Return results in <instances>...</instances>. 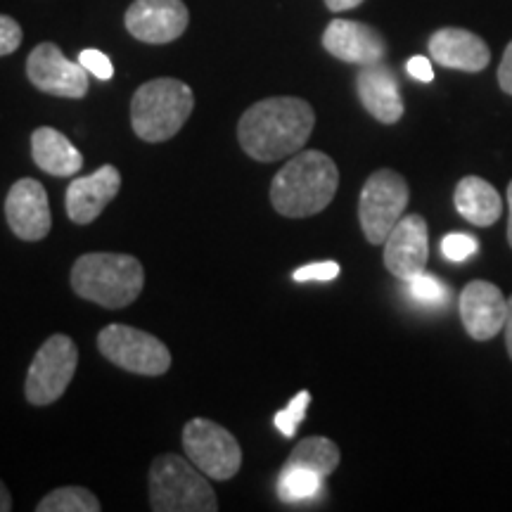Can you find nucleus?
Returning <instances> with one entry per match:
<instances>
[{
  "label": "nucleus",
  "instance_id": "nucleus-1",
  "mask_svg": "<svg viewBox=\"0 0 512 512\" xmlns=\"http://www.w3.org/2000/svg\"><path fill=\"white\" fill-rule=\"evenodd\" d=\"M316 112L302 98H266L254 102L240 117L238 140L254 162L271 164L297 155L309 143Z\"/></svg>",
  "mask_w": 512,
  "mask_h": 512
},
{
  "label": "nucleus",
  "instance_id": "nucleus-2",
  "mask_svg": "<svg viewBox=\"0 0 512 512\" xmlns=\"http://www.w3.org/2000/svg\"><path fill=\"white\" fill-rule=\"evenodd\" d=\"M339 169L332 157L320 150L292 155L271 183V204L285 219H309L335 200Z\"/></svg>",
  "mask_w": 512,
  "mask_h": 512
},
{
  "label": "nucleus",
  "instance_id": "nucleus-3",
  "mask_svg": "<svg viewBox=\"0 0 512 512\" xmlns=\"http://www.w3.org/2000/svg\"><path fill=\"white\" fill-rule=\"evenodd\" d=\"M72 290L102 309H126L145 287V268L136 256L91 252L72 266Z\"/></svg>",
  "mask_w": 512,
  "mask_h": 512
},
{
  "label": "nucleus",
  "instance_id": "nucleus-4",
  "mask_svg": "<svg viewBox=\"0 0 512 512\" xmlns=\"http://www.w3.org/2000/svg\"><path fill=\"white\" fill-rule=\"evenodd\" d=\"M195 110V95L178 79H152L131 98L133 133L145 143H164L181 131Z\"/></svg>",
  "mask_w": 512,
  "mask_h": 512
},
{
  "label": "nucleus",
  "instance_id": "nucleus-5",
  "mask_svg": "<svg viewBox=\"0 0 512 512\" xmlns=\"http://www.w3.org/2000/svg\"><path fill=\"white\" fill-rule=\"evenodd\" d=\"M150 508L155 512H216L219 498L192 460L164 453L150 465Z\"/></svg>",
  "mask_w": 512,
  "mask_h": 512
},
{
  "label": "nucleus",
  "instance_id": "nucleus-6",
  "mask_svg": "<svg viewBox=\"0 0 512 512\" xmlns=\"http://www.w3.org/2000/svg\"><path fill=\"white\" fill-rule=\"evenodd\" d=\"M98 351L114 366L133 375L159 377L171 368V351L162 339L131 325H107L98 335Z\"/></svg>",
  "mask_w": 512,
  "mask_h": 512
},
{
  "label": "nucleus",
  "instance_id": "nucleus-7",
  "mask_svg": "<svg viewBox=\"0 0 512 512\" xmlns=\"http://www.w3.org/2000/svg\"><path fill=\"white\" fill-rule=\"evenodd\" d=\"M411 200L406 178L392 169H380L368 178L358 200V219L370 245H384L392 228L401 221Z\"/></svg>",
  "mask_w": 512,
  "mask_h": 512
},
{
  "label": "nucleus",
  "instance_id": "nucleus-8",
  "mask_svg": "<svg viewBox=\"0 0 512 512\" xmlns=\"http://www.w3.org/2000/svg\"><path fill=\"white\" fill-rule=\"evenodd\" d=\"M79 366V347L72 337L53 335L41 344L27 370L24 396L31 406H50L67 392Z\"/></svg>",
  "mask_w": 512,
  "mask_h": 512
},
{
  "label": "nucleus",
  "instance_id": "nucleus-9",
  "mask_svg": "<svg viewBox=\"0 0 512 512\" xmlns=\"http://www.w3.org/2000/svg\"><path fill=\"white\" fill-rule=\"evenodd\" d=\"M185 456L209 479L226 482L240 472L242 448L226 427L207 418H195L183 427Z\"/></svg>",
  "mask_w": 512,
  "mask_h": 512
},
{
  "label": "nucleus",
  "instance_id": "nucleus-10",
  "mask_svg": "<svg viewBox=\"0 0 512 512\" xmlns=\"http://www.w3.org/2000/svg\"><path fill=\"white\" fill-rule=\"evenodd\" d=\"M27 76L31 86L53 98L81 100L88 95V72L81 62L62 55L55 43H38L27 57Z\"/></svg>",
  "mask_w": 512,
  "mask_h": 512
},
{
  "label": "nucleus",
  "instance_id": "nucleus-11",
  "mask_svg": "<svg viewBox=\"0 0 512 512\" xmlns=\"http://www.w3.org/2000/svg\"><path fill=\"white\" fill-rule=\"evenodd\" d=\"M126 31L150 46L174 43L190 24L188 5L183 0H133L124 15Z\"/></svg>",
  "mask_w": 512,
  "mask_h": 512
},
{
  "label": "nucleus",
  "instance_id": "nucleus-12",
  "mask_svg": "<svg viewBox=\"0 0 512 512\" xmlns=\"http://www.w3.org/2000/svg\"><path fill=\"white\" fill-rule=\"evenodd\" d=\"M5 221L15 238L38 242L53 228L48 192L36 178H19L5 197Z\"/></svg>",
  "mask_w": 512,
  "mask_h": 512
},
{
  "label": "nucleus",
  "instance_id": "nucleus-13",
  "mask_svg": "<svg viewBox=\"0 0 512 512\" xmlns=\"http://www.w3.org/2000/svg\"><path fill=\"white\" fill-rule=\"evenodd\" d=\"M427 256H430V233L427 221L420 214L401 216L384 240V266L399 280H413L425 273Z\"/></svg>",
  "mask_w": 512,
  "mask_h": 512
},
{
  "label": "nucleus",
  "instance_id": "nucleus-14",
  "mask_svg": "<svg viewBox=\"0 0 512 512\" xmlns=\"http://www.w3.org/2000/svg\"><path fill=\"white\" fill-rule=\"evenodd\" d=\"M458 309L467 335L477 342H486L503 332L505 318H508V299L503 297L501 287L489 280H472L460 292Z\"/></svg>",
  "mask_w": 512,
  "mask_h": 512
},
{
  "label": "nucleus",
  "instance_id": "nucleus-15",
  "mask_svg": "<svg viewBox=\"0 0 512 512\" xmlns=\"http://www.w3.org/2000/svg\"><path fill=\"white\" fill-rule=\"evenodd\" d=\"M323 48L337 60L358 67L384 62L387 57V41L380 31L351 19H332L323 31Z\"/></svg>",
  "mask_w": 512,
  "mask_h": 512
},
{
  "label": "nucleus",
  "instance_id": "nucleus-16",
  "mask_svg": "<svg viewBox=\"0 0 512 512\" xmlns=\"http://www.w3.org/2000/svg\"><path fill=\"white\" fill-rule=\"evenodd\" d=\"M121 188V174L117 166L105 164L91 176L76 178L67 188V216L79 226H88L95 219H100L102 211L107 209L114 197L119 195Z\"/></svg>",
  "mask_w": 512,
  "mask_h": 512
},
{
  "label": "nucleus",
  "instance_id": "nucleus-17",
  "mask_svg": "<svg viewBox=\"0 0 512 512\" xmlns=\"http://www.w3.org/2000/svg\"><path fill=\"white\" fill-rule=\"evenodd\" d=\"M356 93L370 117L380 124H396L403 117V98L396 74L384 62L358 69Z\"/></svg>",
  "mask_w": 512,
  "mask_h": 512
},
{
  "label": "nucleus",
  "instance_id": "nucleus-18",
  "mask_svg": "<svg viewBox=\"0 0 512 512\" xmlns=\"http://www.w3.org/2000/svg\"><path fill=\"white\" fill-rule=\"evenodd\" d=\"M430 55L441 67L470 74L482 72L491 62V50L484 38L458 27L434 31L430 38Z\"/></svg>",
  "mask_w": 512,
  "mask_h": 512
},
{
  "label": "nucleus",
  "instance_id": "nucleus-19",
  "mask_svg": "<svg viewBox=\"0 0 512 512\" xmlns=\"http://www.w3.org/2000/svg\"><path fill=\"white\" fill-rule=\"evenodd\" d=\"M31 157L41 171L50 176H76L83 166V155L57 128L41 126L31 133Z\"/></svg>",
  "mask_w": 512,
  "mask_h": 512
},
{
  "label": "nucleus",
  "instance_id": "nucleus-20",
  "mask_svg": "<svg viewBox=\"0 0 512 512\" xmlns=\"http://www.w3.org/2000/svg\"><path fill=\"white\" fill-rule=\"evenodd\" d=\"M453 202H456L458 214L479 228L494 226L503 214V200L498 190L479 176H465L458 183Z\"/></svg>",
  "mask_w": 512,
  "mask_h": 512
},
{
  "label": "nucleus",
  "instance_id": "nucleus-21",
  "mask_svg": "<svg viewBox=\"0 0 512 512\" xmlns=\"http://www.w3.org/2000/svg\"><path fill=\"white\" fill-rule=\"evenodd\" d=\"M339 446L328 437H306L292 448L285 467H304L320 477H330L339 465Z\"/></svg>",
  "mask_w": 512,
  "mask_h": 512
},
{
  "label": "nucleus",
  "instance_id": "nucleus-22",
  "mask_svg": "<svg viewBox=\"0 0 512 512\" xmlns=\"http://www.w3.org/2000/svg\"><path fill=\"white\" fill-rule=\"evenodd\" d=\"M102 503L86 486H62L36 505V512H100Z\"/></svg>",
  "mask_w": 512,
  "mask_h": 512
},
{
  "label": "nucleus",
  "instance_id": "nucleus-23",
  "mask_svg": "<svg viewBox=\"0 0 512 512\" xmlns=\"http://www.w3.org/2000/svg\"><path fill=\"white\" fill-rule=\"evenodd\" d=\"M323 489V477L304 467H283L278 477V494L285 503L311 501Z\"/></svg>",
  "mask_w": 512,
  "mask_h": 512
},
{
  "label": "nucleus",
  "instance_id": "nucleus-24",
  "mask_svg": "<svg viewBox=\"0 0 512 512\" xmlns=\"http://www.w3.org/2000/svg\"><path fill=\"white\" fill-rule=\"evenodd\" d=\"M309 403H311V394L309 392H299L290 403H287L285 411L275 413L273 422H275V427L283 432V437L292 439L294 434H297L299 422L306 418V408H309Z\"/></svg>",
  "mask_w": 512,
  "mask_h": 512
},
{
  "label": "nucleus",
  "instance_id": "nucleus-25",
  "mask_svg": "<svg viewBox=\"0 0 512 512\" xmlns=\"http://www.w3.org/2000/svg\"><path fill=\"white\" fill-rule=\"evenodd\" d=\"M408 290H411L413 299L420 304H441L446 299V287L434 275L420 273L413 280H408Z\"/></svg>",
  "mask_w": 512,
  "mask_h": 512
},
{
  "label": "nucleus",
  "instance_id": "nucleus-26",
  "mask_svg": "<svg viewBox=\"0 0 512 512\" xmlns=\"http://www.w3.org/2000/svg\"><path fill=\"white\" fill-rule=\"evenodd\" d=\"M475 252H477V240L470 238V235L451 233L446 235L444 242H441V254H444L448 261H465L467 256H472Z\"/></svg>",
  "mask_w": 512,
  "mask_h": 512
},
{
  "label": "nucleus",
  "instance_id": "nucleus-27",
  "mask_svg": "<svg viewBox=\"0 0 512 512\" xmlns=\"http://www.w3.org/2000/svg\"><path fill=\"white\" fill-rule=\"evenodd\" d=\"M79 62L83 64V67H86L88 74L95 76V79L110 81L112 76H114L112 60H110V57H107L105 53H100V50H93V48L81 50Z\"/></svg>",
  "mask_w": 512,
  "mask_h": 512
},
{
  "label": "nucleus",
  "instance_id": "nucleus-28",
  "mask_svg": "<svg viewBox=\"0 0 512 512\" xmlns=\"http://www.w3.org/2000/svg\"><path fill=\"white\" fill-rule=\"evenodd\" d=\"M339 271H342V268H339L337 261H320V264L297 268V271L292 273V278L297 280V283H309V280H320V283H325V280H335Z\"/></svg>",
  "mask_w": 512,
  "mask_h": 512
},
{
  "label": "nucleus",
  "instance_id": "nucleus-29",
  "mask_svg": "<svg viewBox=\"0 0 512 512\" xmlns=\"http://www.w3.org/2000/svg\"><path fill=\"white\" fill-rule=\"evenodd\" d=\"M22 38H24V31L19 27L17 19L0 15V57L15 53V50L22 46Z\"/></svg>",
  "mask_w": 512,
  "mask_h": 512
},
{
  "label": "nucleus",
  "instance_id": "nucleus-30",
  "mask_svg": "<svg viewBox=\"0 0 512 512\" xmlns=\"http://www.w3.org/2000/svg\"><path fill=\"white\" fill-rule=\"evenodd\" d=\"M406 69L415 81H422V83L434 81V67H432V62L427 60V57H422V55L411 57V60H408V64H406Z\"/></svg>",
  "mask_w": 512,
  "mask_h": 512
},
{
  "label": "nucleus",
  "instance_id": "nucleus-31",
  "mask_svg": "<svg viewBox=\"0 0 512 512\" xmlns=\"http://www.w3.org/2000/svg\"><path fill=\"white\" fill-rule=\"evenodd\" d=\"M498 86H501L503 93L512 95V41L510 46L505 48L501 67H498Z\"/></svg>",
  "mask_w": 512,
  "mask_h": 512
},
{
  "label": "nucleus",
  "instance_id": "nucleus-32",
  "mask_svg": "<svg viewBox=\"0 0 512 512\" xmlns=\"http://www.w3.org/2000/svg\"><path fill=\"white\" fill-rule=\"evenodd\" d=\"M363 0H325V8L332 12H347L361 5Z\"/></svg>",
  "mask_w": 512,
  "mask_h": 512
},
{
  "label": "nucleus",
  "instance_id": "nucleus-33",
  "mask_svg": "<svg viewBox=\"0 0 512 512\" xmlns=\"http://www.w3.org/2000/svg\"><path fill=\"white\" fill-rule=\"evenodd\" d=\"M505 347H508V354L512 358V297L508 299V318H505Z\"/></svg>",
  "mask_w": 512,
  "mask_h": 512
},
{
  "label": "nucleus",
  "instance_id": "nucleus-34",
  "mask_svg": "<svg viewBox=\"0 0 512 512\" xmlns=\"http://www.w3.org/2000/svg\"><path fill=\"white\" fill-rule=\"evenodd\" d=\"M12 510V496L10 489L5 486L3 479H0V512H10Z\"/></svg>",
  "mask_w": 512,
  "mask_h": 512
},
{
  "label": "nucleus",
  "instance_id": "nucleus-35",
  "mask_svg": "<svg viewBox=\"0 0 512 512\" xmlns=\"http://www.w3.org/2000/svg\"><path fill=\"white\" fill-rule=\"evenodd\" d=\"M508 240L512 247V181L508 185Z\"/></svg>",
  "mask_w": 512,
  "mask_h": 512
}]
</instances>
